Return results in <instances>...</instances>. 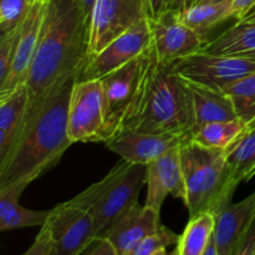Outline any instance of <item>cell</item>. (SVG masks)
Returning a JSON list of instances; mask_svg holds the SVG:
<instances>
[{
	"instance_id": "cell-18",
	"label": "cell",
	"mask_w": 255,
	"mask_h": 255,
	"mask_svg": "<svg viewBox=\"0 0 255 255\" xmlns=\"http://www.w3.org/2000/svg\"><path fill=\"white\" fill-rule=\"evenodd\" d=\"M179 77L186 87L191 107L192 134L209 122L239 119L233 101L223 90Z\"/></svg>"
},
{
	"instance_id": "cell-21",
	"label": "cell",
	"mask_w": 255,
	"mask_h": 255,
	"mask_svg": "<svg viewBox=\"0 0 255 255\" xmlns=\"http://www.w3.org/2000/svg\"><path fill=\"white\" fill-rule=\"evenodd\" d=\"M202 52L255 59V21H237L233 26L209 40Z\"/></svg>"
},
{
	"instance_id": "cell-10",
	"label": "cell",
	"mask_w": 255,
	"mask_h": 255,
	"mask_svg": "<svg viewBox=\"0 0 255 255\" xmlns=\"http://www.w3.org/2000/svg\"><path fill=\"white\" fill-rule=\"evenodd\" d=\"M174 70L184 79L222 90L231 82L254 74L255 59L201 51L174 62Z\"/></svg>"
},
{
	"instance_id": "cell-30",
	"label": "cell",
	"mask_w": 255,
	"mask_h": 255,
	"mask_svg": "<svg viewBox=\"0 0 255 255\" xmlns=\"http://www.w3.org/2000/svg\"><path fill=\"white\" fill-rule=\"evenodd\" d=\"M21 255H52V241L49 227L45 224L40 228L34 243Z\"/></svg>"
},
{
	"instance_id": "cell-33",
	"label": "cell",
	"mask_w": 255,
	"mask_h": 255,
	"mask_svg": "<svg viewBox=\"0 0 255 255\" xmlns=\"http://www.w3.org/2000/svg\"><path fill=\"white\" fill-rule=\"evenodd\" d=\"M84 255H116V252L106 239L100 238L95 242V246L90 249V252Z\"/></svg>"
},
{
	"instance_id": "cell-14",
	"label": "cell",
	"mask_w": 255,
	"mask_h": 255,
	"mask_svg": "<svg viewBox=\"0 0 255 255\" xmlns=\"http://www.w3.org/2000/svg\"><path fill=\"white\" fill-rule=\"evenodd\" d=\"M191 139L181 133H144V132H124L106 142L110 151L115 152L124 161L129 163L147 164L158 159L167 152L182 146Z\"/></svg>"
},
{
	"instance_id": "cell-36",
	"label": "cell",
	"mask_w": 255,
	"mask_h": 255,
	"mask_svg": "<svg viewBox=\"0 0 255 255\" xmlns=\"http://www.w3.org/2000/svg\"><path fill=\"white\" fill-rule=\"evenodd\" d=\"M76 1L79 2L82 11H84L85 16H86L87 20L90 21V17H91V14H92V9H94V5L96 0H76Z\"/></svg>"
},
{
	"instance_id": "cell-42",
	"label": "cell",
	"mask_w": 255,
	"mask_h": 255,
	"mask_svg": "<svg viewBox=\"0 0 255 255\" xmlns=\"http://www.w3.org/2000/svg\"><path fill=\"white\" fill-rule=\"evenodd\" d=\"M199 1H201V0H198V2H199ZM198 2H197V4H198Z\"/></svg>"
},
{
	"instance_id": "cell-19",
	"label": "cell",
	"mask_w": 255,
	"mask_h": 255,
	"mask_svg": "<svg viewBox=\"0 0 255 255\" xmlns=\"http://www.w3.org/2000/svg\"><path fill=\"white\" fill-rule=\"evenodd\" d=\"M29 94L26 85L0 100V162L11 152L26 119Z\"/></svg>"
},
{
	"instance_id": "cell-11",
	"label": "cell",
	"mask_w": 255,
	"mask_h": 255,
	"mask_svg": "<svg viewBox=\"0 0 255 255\" xmlns=\"http://www.w3.org/2000/svg\"><path fill=\"white\" fill-rule=\"evenodd\" d=\"M152 45L164 62H177L202 51L207 40L179 20L177 10L168 9L158 16H148Z\"/></svg>"
},
{
	"instance_id": "cell-29",
	"label": "cell",
	"mask_w": 255,
	"mask_h": 255,
	"mask_svg": "<svg viewBox=\"0 0 255 255\" xmlns=\"http://www.w3.org/2000/svg\"><path fill=\"white\" fill-rule=\"evenodd\" d=\"M20 35V25L5 34L0 35V84L4 82L9 74L15 49Z\"/></svg>"
},
{
	"instance_id": "cell-13",
	"label": "cell",
	"mask_w": 255,
	"mask_h": 255,
	"mask_svg": "<svg viewBox=\"0 0 255 255\" xmlns=\"http://www.w3.org/2000/svg\"><path fill=\"white\" fill-rule=\"evenodd\" d=\"M47 4L49 0H36L27 16L20 25L19 40L9 74L4 82L0 84V100L6 99L12 92L26 85L39 45Z\"/></svg>"
},
{
	"instance_id": "cell-2",
	"label": "cell",
	"mask_w": 255,
	"mask_h": 255,
	"mask_svg": "<svg viewBox=\"0 0 255 255\" xmlns=\"http://www.w3.org/2000/svg\"><path fill=\"white\" fill-rule=\"evenodd\" d=\"M75 81L27 111L14 148L0 162V189L40 178L74 144L69 137V104Z\"/></svg>"
},
{
	"instance_id": "cell-1",
	"label": "cell",
	"mask_w": 255,
	"mask_h": 255,
	"mask_svg": "<svg viewBox=\"0 0 255 255\" xmlns=\"http://www.w3.org/2000/svg\"><path fill=\"white\" fill-rule=\"evenodd\" d=\"M89 25L76 0H49L26 82L27 111L81 76L89 62Z\"/></svg>"
},
{
	"instance_id": "cell-31",
	"label": "cell",
	"mask_w": 255,
	"mask_h": 255,
	"mask_svg": "<svg viewBox=\"0 0 255 255\" xmlns=\"http://www.w3.org/2000/svg\"><path fill=\"white\" fill-rule=\"evenodd\" d=\"M255 5V0H232V7L234 11V17L237 21L243 19L247 12Z\"/></svg>"
},
{
	"instance_id": "cell-12",
	"label": "cell",
	"mask_w": 255,
	"mask_h": 255,
	"mask_svg": "<svg viewBox=\"0 0 255 255\" xmlns=\"http://www.w3.org/2000/svg\"><path fill=\"white\" fill-rule=\"evenodd\" d=\"M148 17L141 20L125 34L110 42L102 51L90 57L80 80H101L143 54L151 45Z\"/></svg>"
},
{
	"instance_id": "cell-16",
	"label": "cell",
	"mask_w": 255,
	"mask_h": 255,
	"mask_svg": "<svg viewBox=\"0 0 255 255\" xmlns=\"http://www.w3.org/2000/svg\"><path fill=\"white\" fill-rule=\"evenodd\" d=\"M162 227L161 212L146 204L143 207L136 204L115 221L101 238L111 244L116 255H129L142 239L158 232Z\"/></svg>"
},
{
	"instance_id": "cell-24",
	"label": "cell",
	"mask_w": 255,
	"mask_h": 255,
	"mask_svg": "<svg viewBox=\"0 0 255 255\" xmlns=\"http://www.w3.org/2000/svg\"><path fill=\"white\" fill-rule=\"evenodd\" d=\"M216 227V216L202 212L189 221L177 243V255H203L209 246Z\"/></svg>"
},
{
	"instance_id": "cell-40",
	"label": "cell",
	"mask_w": 255,
	"mask_h": 255,
	"mask_svg": "<svg viewBox=\"0 0 255 255\" xmlns=\"http://www.w3.org/2000/svg\"><path fill=\"white\" fill-rule=\"evenodd\" d=\"M223 1H232V0H201L199 2H223Z\"/></svg>"
},
{
	"instance_id": "cell-8",
	"label": "cell",
	"mask_w": 255,
	"mask_h": 255,
	"mask_svg": "<svg viewBox=\"0 0 255 255\" xmlns=\"http://www.w3.org/2000/svg\"><path fill=\"white\" fill-rule=\"evenodd\" d=\"M142 66L143 54L101 79L105 117L102 142L105 143L120 133L136 95Z\"/></svg>"
},
{
	"instance_id": "cell-38",
	"label": "cell",
	"mask_w": 255,
	"mask_h": 255,
	"mask_svg": "<svg viewBox=\"0 0 255 255\" xmlns=\"http://www.w3.org/2000/svg\"><path fill=\"white\" fill-rule=\"evenodd\" d=\"M239 21H255V5L251 10H249L248 12H247L246 16H244L242 20H239Z\"/></svg>"
},
{
	"instance_id": "cell-26",
	"label": "cell",
	"mask_w": 255,
	"mask_h": 255,
	"mask_svg": "<svg viewBox=\"0 0 255 255\" xmlns=\"http://www.w3.org/2000/svg\"><path fill=\"white\" fill-rule=\"evenodd\" d=\"M222 90L232 99L239 119L248 125L255 117V72L231 82Z\"/></svg>"
},
{
	"instance_id": "cell-28",
	"label": "cell",
	"mask_w": 255,
	"mask_h": 255,
	"mask_svg": "<svg viewBox=\"0 0 255 255\" xmlns=\"http://www.w3.org/2000/svg\"><path fill=\"white\" fill-rule=\"evenodd\" d=\"M179 236L167 227H162L158 232L142 239L129 253V255H153L169 246H177Z\"/></svg>"
},
{
	"instance_id": "cell-23",
	"label": "cell",
	"mask_w": 255,
	"mask_h": 255,
	"mask_svg": "<svg viewBox=\"0 0 255 255\" xmlns=\"http://www.w3.org/2000/svg\"><path fill=\"white\" fill-rule=\"evenodd\" d=\"M231 182L234 188L255 176V128L246 133L227 149Z\"/></svg>"
},
{
	"instance_id": "cell-25",
	"label": "cell",
	"mask_w": 255,
	"mask_h": 255,
	"mask_svg": "<svg viewBox=\"0 0 255 255\" xmlns=\"http://www.w3.org/2000/svg\"><path fill=\"white\" fill-rule=\"evenodd\" d=\"M248 125L242 119L209 122L199 127L192 134L191 139L208 148L227 151L246 133Z\"/></svg>"
},
{
	"instance_id": "cell-37",
	"label": "cell",
	"mask_w": 255,
	"mask_h": 255,
	"mask_svg": "<svg viewBox=\"0 0 255 255\" xmlns=\"http://www.w3.org/2000/svg\"><path fill=\"white\" fill-rule=\"evenodd\" d=\"M203 255H218V252H217L216 242H214V237H212L211 242H209V246L207 247L206 252H204Z\"/></svg>"
},
{
	"instance_id": "cell-22",
	"label": "cell",
	"mask_w": 255,
	"mask_h": 255,
	"mask_svg": "<svg viewBox=\"0 0 255 255\" xmlns=\"http://www.w3.org/2000/svg\"><path fill=\"white\" fill-rule=\"evenodd\" d=\"M178 17L183 24L207 40L211 30L226 20L234 17L232 1L223 2H198L193 6L178 11ZM208 41V40H207Z\"/></svg>"
},
{
	"instance_id": "cell-15",
	"label": "cell",
	"mask_w": 255,
	"mask_h": 255,
	"mask_svg": "<svg viewBox=\"0 0 255 255\" xmlns=\"http://www.w3.org/2000/svg\"><path fill=\"white\" fill-rule=\"evenodd\" d=\"M146 206L161 212L168 194L186 201V183L182 169L179 147L167 152L158 159L147 164Z\"/></svg>"
},
{
	"instance_id": "cell-20",
	"label": "cell",
	"mask_w": 255,
	"mask_h": 255,
	"mask_svg": "<svg viewBox=\"0 0 255 255\" xmlns=\"http://www.w3.org/2000/svg\"><path fill=\"white\" fill-rule=\"evenodd\" d=\"M27 183L16 184L9 188L0 189V231H14V229L44 227L49 219L50 211H32L22 207L19 203Z\"/></svg>"
},
{
	"instance_id": "cell-27",
	"label": "cell",
	"mask_w": 255,
	"mask_h": 255,
	"mask_svg": "<svg viewBox=\"0 0 255 255\" xmlns=\"http://www.w3.org/2000/svg\"><path fill=\"white\" fill-rule=\"evenodd\" d=\"M36 0H0V31L15 29L27 16Z\"/></svg>"
},
{
	"instance_id": "cell-34",
	"label": "cell",
	"mask_w": 255,
	"mask_h": 255,
	"mask_svg": "<svg viewBox=\"0 0 255 255\" xmlns=\"http://www.w3.org/2000/svg\"><path fill=\"white\" fill-rule=\"evenodd\" d=\"M149 7V16H158L166 10L171 9L173 0H147Z\"/></svg>"
},
{
	"instance_id": "cell-17",
	"label": "cell",
	"mask_w": 255,
	"mask_h": 255,
	"mask_svg": "<svg viewBox=\"0 0 255 255\" xmlns=\"http://www.w3.org/2000/svg\"><path fill=\"white\" fill-rule=\"evenodd\" d=\"M255 223V191L238 203H231L216 216L214 242L218 255H236Z\"/></svg>"
},
{
	"instance_id": "cell-39",
	"label": "cell",
	"mask_w": 255,
	"mask_h": 255,
	"mask_svg": "<svg viewBox=\"0 0 255 255\" xmlns=\"http://www.w3.org/2000/svg\"><path fill=\"white\" fill-rule=\"evenodd\" d=\"M153 255H177V253H176V251L172 252V253H167L166 249H162V251L157 252V253L153 254Z\"/></svg>"
},
{
	"instance_id": "cell-3",
	"label": "cell",
	"mask_w": 255,
	"mask_h": 255,
	"mask_svg": "<svg viewBox=\"0 0 255 255\" xmlns=\"http://www.w3.org/2000/svg\"><path fill=\"white\" fill-rule=\"evenodd\" d=\"M124 132H172L192 137L186 87L174 70V62L162 61L152 42L143 52L138 87L120 129V133Z\"/></svg>"
},
{
	"instance_id": "cell-41",
	"label": "cell",
	"mask_w": 255,
	"mask_h": 255,
	"mask_svg": "<svg viewBox=\"0 0 255 255\" xmlns=\"http://www.w3.org/2000/svg\"><path fill=\"white\" fill-rule=\"evenodd\" d=\"M252 128H255V117L248 124V129H252Z\"/></svg>"
},
{
	"instance_id": "cell-35",
	"label": "cell",
	"mask_w": 255,
	"mask_h": 255,
	"mask_svg": "<svg viewBox=\"0 0 255 255\" xmlns=\"http://www.w3.org/2000/svg\"><path fill=\"white\" fill-rule=\"evenodd\" d=\"M197 2H198V0H173V4H172L171 9L181 11V10L188 9V7L193 6Z\"/></svg>"
},
{
	"instance_id": "cell-6",
	"label": "cell",
	"mask_w": 255,
	"mask_h": 255,
	"mask_svg": "<svg viewBox=\"0 0 255 255\" xmlns=\"http://www.w3.org/2000/svg\"><path fill=\"white\" fill-rule=\"evenodd\" d=\"M148 16L147 0H96L89 25V59Z\"/></svg>"
},
{
	"instance_id": "cell-9",
	"label": "cell",
	"mask_w": 255,
	"mask_h": 255,
	"mask_svg": "<svg viewBox=\"0 0 255 255\" xmlns=\"http://www.w3.org/2000/svg\"><path fill=\"white\" fill-rule=\"evenodd\" d=\"M104 100L101 80L75 81L69 104V137L76 142H102Z\"/></svg>"
},
{
	"instance_id": "cell-4",
	"label": "cell",
	"mask_w": 255,
	"mask_h": 255,
	"mask_svg": "<svg viewBox=\"0 0 255 255\" xmlns=\"http://www.w3.org/2000/svg\"><path fill=\"white\" fill-rule=\"evenodd\" d=\"M186 183V204L189 217L202 212L217 214L232 203L236 192L231 182L227 151L208 148L192 139L179 147Z\"/></svg>"
},
{
	"instance_id": "cell-7",
	"label": "cell",
	"mask_w": 255,
	"mask_h": 255,
	"mask_svg": "<svg viewBox=\"0 0 255 255\" xmlns=\"http://www.w3.org/2000/svg\"><path fill=\"white\" fill-rule=\"evenodd\" d=\"M52 241V255H81L97 241L91 213L71 201L59 203L46 222Z\"/></svg>"
},
{
	"instance_id": "cell-5",
	"label": "cell",
	"mask_w": 255,
	"mask_h": 255,
	"mask_svg": "<svg viewBox=\"0 0 255 255\" xmlns=\"http://www.w3.org/2000/svg\"><path fill=\"white\" fill-rule=\"evenodd\" d=\"M147 166L124 161L116 164L106 177L70 201L91 213L97 239L115 221L138 204L139 192L146 183Z\"/></svg>"
},
{
	"instance_id": "cell-32",
	"label": "cell",
	"mask_w": 255,
	"mask_h": 255,
	"mask_svg": "<svg viewBox=\"0 0 255 255\" xmlns=\"http://www.w3.org/2000/svg\"><path fill=\"white\" fill-rule=\"evenodd\" d=\"M236 255H255V223L238 248Z\"/></svg>"
}]
</instances>
